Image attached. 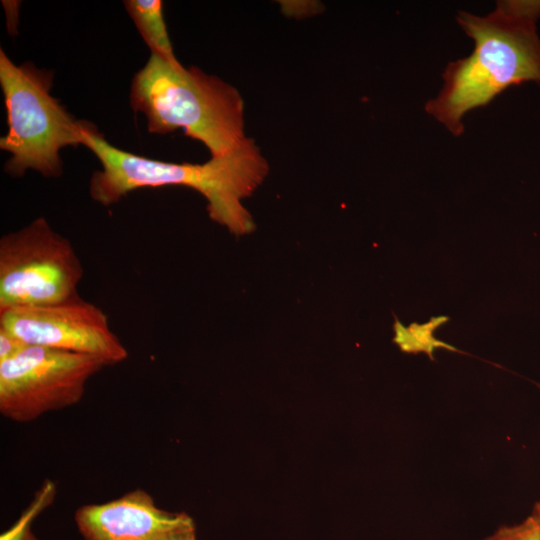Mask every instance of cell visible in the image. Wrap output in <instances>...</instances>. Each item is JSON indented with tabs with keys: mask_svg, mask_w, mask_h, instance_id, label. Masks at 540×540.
<instances>
[{
	"mask_svg": "<svg viewBox=\"0 0 540 540\" xmlns=\"http://www.w3.org/2000/svg\"><path fill=\"white\" fill-rule=\"evenodd\" d=\"M83 274L70 240L36 218L0 239V311L78 296Z\"/></svg>",
	"mask_w": 540,
	"mask_h": 540,
	"instance_id": "cell-5",
	"label": "cell"
},
{
	"mask_svg": "<svg viewBox=\"0 0 540 540\" xmlns=\"http://www.w3.org/2000/svg\"><path fill=\"white\" fill-rule=\"evenodd\" d=\"M136 28L151 50V54L170 63H180L176 58L163 16L160 0H126L123 2Z\"/></svg>",
	"mask_w": 540,
	"mask_h": 540,
	"instance_id": "cell-9",
	"label": "cell"
},
{
	"mask_svg": "<svg viewBox=\"0 0 540 540\" xmlns=\"http://www.w3.org/2000/svg\"><path fill=\"white\" fill-rule=\"evenodd\" d=\"M531 516L535 519L540 529V502L535 503Z\"/></svg>",
	"mask_w": 540,
	"mask_h": 540,
	"instance_id": "cell-14",
	"label": "cell"
},
{
	"mask_svg": "<svg viewBox=\"0 0 540 540\" xmlns=\"http://www.w3.org/2000/svg\"><path fill=\"white\" fill-rule=\"evenodd\" d=\"M52 84L51 71L30 62L18 66L0 50V86L8 126L0 149L11 155L4 170L13 177L23 176L28 169L59 177L60 150L82 144L84 121L76 120L51 95Z\"/></svg>",
	"mask_w": 540,
	"mask_h": 540,
	"instance_id": "cell-4",
	"label": "cell"
},
{
	"mask_svg": "<svg viewBox=\"0 0 540 540\" xmlns=\"http://www.w3.org/2000/svg\"><path fill=\"white\" fill-rule=\"evenodd\" d=\"M484 540H540V529L530 515L524 521L512 526H501Z\"/></svg>",
	"mask_w": 540,
	"mask_h": 540,
	"instance_id": "cell-12",
	"label": "cell"
},
{
	"mask_svg": "<svg viewBox=\"0 0 540 540\" xmlns=\"http://www.w3.org/2000/svg\"><path fill=\"white\" fill-rule=\"evenodd\" d=\"M57 487L54 481L46 479L34 494L27 508L18 520L0 535V540H38L31 530L34 519L55 500Z\"/></svg>",
	"mask_w": 540,
	"mask_h": 540,
	"instance_id": "cell-11",
	"label": "cell"
},
{
	"mask_svg": "<svg viewBox=\"0 0 540 540\" xmlns=\"http://www.w3.org/2000/svg\"><path fill=\"white\" fill-rule=\"evenodd\" d=\"M540 0H501L486 16L459 11V26L474 41L472 53L448 63L438 95L426 112L449 132H464L469 111L488 105L507 88L540 85Z\"/></svg>",
	"mask_w": 540,
	"mask_h": 540,
	"instance_id": "cell-2",
	"label": "cell"
},
{
	"mask_svg": "<svg viewBox=\"0 0 540 540\" xmlns=\"http://www.w3.org/2000/svg\"><path fill=\"white\" fill-rule=\"evenodd\" d=\"M130 104L144 114L150 133L182 129L203 143L211 157L224 156L247 139L244 101L238 90L197 67L186 68L151 54L132 79Z\"/></svg>",
	"mask_w": 540,
	"mask_h": 540,
	"instance_id": "cell-3",
	"label": "cell"
},
{
	"mask_svg": "<svg viewBox=\"0 0 540 540\" xmlns=\"http://www.w3.org/2000/svg\"><path fill=\"white\" fill-rule=\"evenodd\" d=\"M81 145L91 150L101 163V170L90 179L89 193L103 206H111L141 188L185 186L206 199L211 220L230 233L242 236L255 228L243 200L263 182L269 165L251 138L247 137L232 152L211 157L201 164L166 162L121 150L86 121Z\"/></svg>",
	"mask_w": 540,
	"mask_h": 540,
	"instance_id": "cell-1",
	"label": "cell"
},
{
	"mask_svg": "<svg viewBox=\"0 0 540 540\" xmlns=\"http://www.w3.org/2000/svg\"><path fill=\"white\" fill-rule=\"evenodd\" d=\"M448 320L449 318L446 316H439L431 318L424 324L411 323L408 327H405L396 319L394 325L395 337L393 341L403 352L414 354L424 352L432 360L434 359L433 352L436 348L457 351L456 348L436 339L433 335V332Z\"/></svg>",
	"mask_w": 540,
	"mask_h": 540,
	"instance_id": "cell-10",
	"label": "cell"
},
{
	"mask_svg": "<svg viewBox=\"0 0 540 540\" xmlns=\"http://www.w3.org/2000/svg\"><path fill=\"white\" fill-rule=\"evenodd\" d=\"M106 367L93 356L26 345L0 362V413L29 423L81 401L91 377Z\"/></svg>",
	"mask_w": 540,
	"mask_h": 540,
	"instance_id": "cell-6",
	"label": "cell"
},
{
	"mask_svg": "<svg viewBox=\"0 0 540 540\" xmlns=\"http://www.w3.org/2000/svg\"><path fill=\"white\" fill-rule=\"evenodd\" d=\"M0 327L26 345L93 356L106 366L128 357L105 312L79 295L54 304L0 311Z\"/></svg>",
	"mask_w": 540,
	"mask_h": 540,
	"instance_id": "cell-7",
	"label": "cell"
},
{
	"mask_svg": "<svg viewBox=\"0 0 540 540\" xmlns=\"http://www.w3.org/2000/svg\"><path fill=\"white\" fill-rule=\"evenodd\" d=\"M74 521L84 540H195L189 515L159 508L141 488L104 503L84 504Z\"/></svg>",
	"mask_w": 540,
	"mask_h": 540,
	"instance_id": "cell-8",
	"label": "cell"
},
{
	"mask_svg": "<svg viewBox=\"0 0 540 540\" xmlns=\"http://www.w3.org/2000/svg\"><path fill=\"white\" fill-rule=\"evenodd\" d=\"M25 346L20 339L0 327V362L13 357Z\"/></svg>",
	"mask_w": 540,
	"mask_h": 540,
	"instance_id": "cell-13",
	"label": "cell"
}]
</instances>
